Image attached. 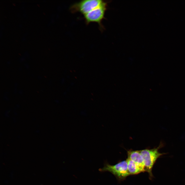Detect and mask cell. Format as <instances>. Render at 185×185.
<instances>
[{
    "mask_svg": "<svg viewBox=\"0 0 185 185\" xmlns=\"http://www.w3.org/2000/svg\"><path fill=\"white\" fill-rule=\"evenodd\" d=\"M128 172L130 175H135L144 172L143 170L134 162L127 158L126 159Z\"/></svg>",
    "mask_w": 185,
    "mask_h": 185,
    "instance_id": "8992f818",
    "label": "cell"
},
{
    "mask_svg": "<svg viewBox=\"0 0 185 185\" xmlns=\"http://www.w3.org/2000/svg\"><path fill=\"white\" fill-rule=\"evenodd\" d=\"M162 146V144H161L156 148L140 150L144 160L145 171L148 173L150 179L153 177L152 170L154 164L158 158L165 154L160 153L158 151Z\"/></svg>",
    "mask_w": 185,
    "mask_h": 185,
    "instance_id": "6da1fadb",
    "label": "cell"
},
{
    "mask_svg": "<svg viewBox=\"0 0 185 185\" xmlns=\"http://www.w3.org/2000/svg\"><path fill=\"white\" fill-rule=\"evenodd\" d=\"M127 154L128 158L134 162L145 172L144 160L140 151L130 150L127 151Z\"/></svg>",
    "mask_w": 185,
    "mask_h": 185,
    "instance_id": "5b68a950",
    "label": "cell"
},
{
    "mask_svg": "<svg viewBox=\"0 0 185 185\" xmlns=\"http://www.w3.org/2000/svg\"><path fill=\"white\" fill-rule=\"evenodd\" d=\"M99 171L101 172H110L119 181L124 180L130 175L128 170L126 160L119 162L114 165L106 163L102 168L99 169Z\"/></svg>",
    "mask_w": 185,
    "mask_h": 185,
    "instance_id": "7a4b0ae2",
    "label": "cell"
},
{
    "mask_svg": "<svg viewBox=\"0 0 185 185\" xmlns=\"http://www.w3.org/2000/svg\"><path fill=\"white\" fill-rule=\"evenodd\" d=\"M107 2L104 1L100 6L83 15L85 22L87 24L92 23L98 24L101 29L103 27L102 21L105 19V14L107 10Z\"/></svg>",
    "mask_w": 185,
    "mask_h": 185,
    "instance_id": "3957f363",
    "label": "cell"
},
{
    "mask_svg": "<svg viewBox=\"0 0 185 185\" xmlns=\"http://www.w3.org/2000/svg\"><path fill=\"white\" fill-rule=\"evenodd\" d=\"M104 1L101 0H85L72 4L70 8L72 13L79 12L83 15L101 6Z\"/></svg>",
    "mask_w": 185,
    "mask_h": 185,
    "instance_id": "277c9868",
    "label": "cell"
}]
</instances>
